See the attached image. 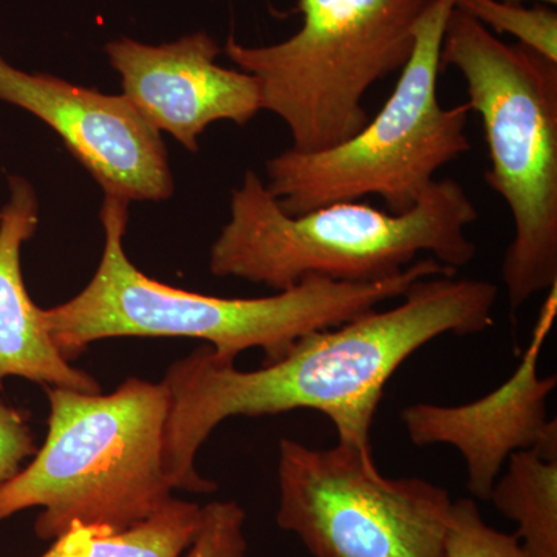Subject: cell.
I'll use <instances>...</instances> for the list:
<instances>
[{"instance_id":"cell-1","label":"cell","mask_w":557,"mask_h":557,"mask_svg":"<svg viewBox=\"0 0 557 557\" xmlns=\"http://www.w3.org/2000/svg\"><path fill=\"white\" fill-rule=\"evenodd\" d=\"M401 298L394 309L368 311L304 336L262 369L237 370L209 346L172 362L163 379L171 395L163 463L172 487L194 494L218 490L194 461L211 432L231 417L317 410L332 421L339 442L370 446L384 387L399 366L440 336L490 329L498 287L445 274L420 278Z\"/></svg>"},{"instance_id":"cell-2","label":"cell","mask_w":557,"mask_h":557,"mask_svg":"<svg viewBox=\"0 0 557 557\" xmlns=\"http://www.w3.org/2000/svg\"><path fill=\"white\" fill-rule=\"evenodd\" d=\"M131 201L104 196V248L89 285L69 302L42 310L51 343L67 361L95 341L194 338L207 341L219 361L236 362L242 351L260 348L263 364L278 361L304 336L339 327L351 319L401 298L424 277L456 271L434 258H420L397 276L341 282L307 276L267 298H218L161 284L131 262L123 239Z\"/></svg>"},{"instance_id":"cell-3","label":"cell","mask_w":557,"mask_h":557,"mask_svg":"<svg viewBox=\"0 0 557 557\" xmlns=\"http://www.w3.org/2000/svg\"><path fill=\"white\" fill-rule=\"evenodd\" d=\"M479 209L453 178L435 180L406 212L336 201L288 215L255 171L231 194L230 220L212 244L214 276L240 277L282 292L304 277L373 282L397 276L421 255L449 269L478 255L468 228Z\"/></svg>"},{"instance_id":"cell-4","label":"cell","mask_w":557,"mask_h":557,"mask_svg":"<svg viewBox=\"0 0 557 557\" xmlns=\"http://www.w3.org/2000/svg\"><path fill=\"white\" fill-rule=\"evenodd\" d=\"M49 432L28 467L0 485V523L40 508L35 533L54 541L72 525L119 531L172 500L163 463L171 395L129 379L112 394L49 388Z\"/></svg>"},{"instance_id":"cell-5","label":"cell","mask_w":557,"mask_h":557,"mask_svg":"<svg viewBox=\"0 0 557 557\" xmlns=\"http://www.w3.org/2000/svg\"><path fill=\"white\" fill-rule=\"evenodd\" d=\"M446 67L467 84L485 131L486 185L511 212L502 278L516 311L557 284V62L504 42L454 7L442 46Z\"/></svg>"},{"instance_id":"cell-6","label":"cell","mask_w":557,"mask_h":557,"mask_svg":"<svg viewBox=\"0 0 557 557\" xmlns=\"http://www.w3.org/2000/svg\"><path fill=\"white\" fill-rule=\"evenodd\" d=\"M454 7L456 0H434L421 16L397 86L357 135L332 149L288 148L267 161V189L288 215L368 196L381 197L388 212L409 211L435 174L471 149L468 102L443 108L438 98L443 38Z\"/></svg>"},{"instance_id":"cell-7","label":"cell","mask_w":557,"mask_h":557,"mask_svg":"<svg viewBox=\"0 0 557 557\" xmlns=\"http://www.w3.org/2000/svg\"><path fill=\"white\" fill-rule=\"evenodd\" d=\"M434 0H298L302 27L273 46L230 36L226 57L259 81L262 110L288 127L293 150L319 152L357 135L368 91L401 72Z\"/></svg>"},{"instance_id":"cell-8","label":"cell","mask_w":557,"mask_h":557,"mask_svg":"<svg viewBox=\"0 0 557 557\" xmlns=\"http://www.w3.org/2000/svg\"><path fill=\"white\" fill-rule=\"evenodd\" d=\"M277 525L313 557H446L453 498L424 479H388L370 446L278 443Z\"/></svg>"},{"instance_id":"cell-9","label":"cell","mask_w":557,"mask_h":557,"mask_svg":"<svg viewBox=\"0 0 557 557\" xmlns=\"http://www.w3.org/2000/svg\"><path fill=\"white\" fill-rule=\"evenodd\" d=\"M0 100L27 110L57 132L104 196L161 201L174 193L161 134L126 95H104L47 73L22 72L0 57Z\"/></svg>"},{"instance_id":"cell-10","label":"cell","mask_w":557,"mask_h":557,"mask_svg":"<svg viewBox=\"0 0 557 557\" xmlns=\"http://www.w3.org/2000/svg\"><path fill=\"white\" fill-rule=\"evenodd\" d=\"M549 289L552 296L541 311L530 346L502 386L468 405L417 403L401 412L413 445H448L461 454L468 491L480 500H490L511 454L539 449L545 457L557 458V423L548 420L547 409L557 376L541 379L537 372L542 347L557 313V284Z\"/></svg>"},{"instance_id":"cell-11","label":"cell","mask_w":557,"mask_h":557,"mask_svg":"<svg viewBox=\"0 0 557 557\" xmlns=\"http://www.w3.org/2000/svg\"><path fill=\"white\" fill-rule=\"evenodd\" d=\"M106 53L123 79V95L160 134L190 152L199 150V137L211 124L245 126L262 110L258 78L222 67V49L208 33L161 46L121 38L109 42Z\"/></svg>"},{"instance_id":"cell-12","label":"cell","mask_w":557,"mask_h":557,"mask_svg":"<svg viewBox=\"0 0 557 557\" xmlns=\"http://www.w3.org/2000/svg\"><path fill=\"white\" fill-rule=\"evenodd\" d=\"M10 201L0 211V386L20 376L42 386L100 394L98 381L73 368L51 343L42 309L21 270L22 245L39 225V201L27 180L10 175Z\"/></svg>"},{"instance_id":"cell-13","label":"cell","mask_w":557,"mask_h":557,"mask_svg":"<svg viewBox=\"0 0 557 557\" xmlns=\"http://www.w3.org/2000/svg\"><path fill=\"white\" fill-rule=\"evenodd\" d=\"M201 507L172 498L159 512L127 528L72 525L40 557H180L196 537Z\"/></svg>"},{"instance_id":"cell-14","label":"cell","mask_w":557,"mask_h":557,"mask_svg":"<svg viewBox=\"0 0 557 557\" xmlns=\"http://www.w3.org/2000/svg\"><path fill=\"white\" fill-rule=\"evenodd\" d=\"M490 500L518 523L516 534L528 556L557 557V458L539 449L511 454Z\"/></svg>"},{"instance_id":"cell-15","label":"cell","mask_w":557,"mask_h":557,"mask_svg":"<svg viewBox=\"0 0 557 557\" xmlns=\"http://www.w3.org/2000/svg\"><path fill=\"white\" fill-rule=\"evenodd\" d=\"M456 9L491 33L515 36L520 46L557 62V13L552 7H525L508 0H456Z\"/></svg>"},{"instance_id":"cell-16","label":"cell","mask_w":557,"mask_h":557,"mask_svg":"<svg viewBox=\"0 0 557 557\" xmlns=\"http://www.w3.org/2000/svg\"><path fill=\"white\" fill-rule=\"evenodd\" d=\"M445 552L446 557H530L518 534L487 525L474 498L453 502Z\"/></svg>"},{"instance_id":"cell-17","label":"cell","mask_w":557,"mask_h":557,"mask_svg":"<svg viewBox=\"0 0 557 557\" xmlns=\"http://www.w3.org/2000/svg\"><path fill=\"white\" fill-rule=\"evenodd\" d=\"M244 508L236 502H211L201 507L196 537L180 557H248Z\"/></svg>"},{"instance_id":"cell-18","label":"cell","mask_w":557,"mask_h":557,"mask_svg":"<svg viewBox=\"0 0 557 557\" xmlns=\"http://www.w3.org/2000/svg\"><path fill=\"white\" fill-rule=\"evenodd\" d=\"M36 450L25 413L0 401V485L13 479Z\"/></svg>"},{"instance_id":"cell-19","label":"cell","mask_w":557,"mask_h":557,"mask_svg":"<svg viewBox=\"0 0 557 557\" xmlns=\"http://www.w3.org/2000/svg\"><path fill=\"white\" fill-rule=\"evenodd\" d=\"M508 2H518V3L536 2V3H541V5H548V7H553V9H555L557 0H508Z\"/></svg>"}]
</instances>
